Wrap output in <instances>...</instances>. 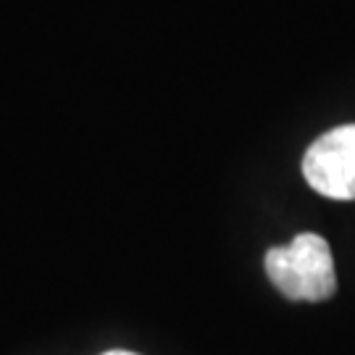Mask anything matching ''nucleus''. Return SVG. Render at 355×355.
I'll return each mask as SVG.
<instances>
[{
	"instance_id": "obj_2",
	"label": "nucleus",
	"mask_w": 355,
	"mask_h": 355,
	"mask_svg": "<svg viewBox=\"0 0 355 355\" xmlns=\"http://www.w3.org/2000/svg\"><path fill=\"white\" fill-rule=\"evenodd\" d=\"M303 177L329 200H355V124L329 129L305 150Z\"/></svg>"
},
{
	"instance_id": "obj_3",
	"label": "nucleus",
	"mask_w": 355,
	"mask_h": 355,
	"mask_svg": "<svg viewBox=\"0 0 355 355\" xmlns=\"http://www.w3.org/2000/svg\"><path fill=\"white\" fill-rule=\"evenodd\" d=\"M103 355H137V353H129V350H108V353Z\"/></svg>"
},
{
	"instance_id": "obj_1",
	"label": "nucleus",
	"mask_w": 355,
	"mask_h": 355,
	"mask_svg": "<svg viewBox=\"0 0 355 355\" xmlns=\"http://www.w3.org/2000/svg\"><path fill=\"white\" fill-rule=\"evenodd\" d=\"M266 274L271 284L300 303H321L337 292V271L329 242L321 234L303 232L290 245L271 248L266 253Z\"/></svg>"
}]
</instances>
